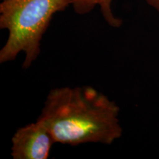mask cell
Segmentation results:
<instances>
[{"instance_id": "2", "label": "cell", "mask_w": 159, "mask_h": 159, "mask_svg": "<svg viewBox=\"0 0 159 159\" xmlns=\"http://www.w3.org/2000/svg\"><path fill=\"white\" fill-rule=\"evenodd\" d=\"M69 6V0H1L0 28L8 35L0 49V63L23 53L22 68L29 69L39 57L41 40L54 15Z\"/></svg>"}, {"instance_id": "4", "label": "cell", "mask_w": 159, "mask_h": 159, "mask_svg": "<svg viewBox=\"0 0 159 159\" xmlns=\"http://www.w3.org/2000/svg\"><path fill=\"white\" fill-rule=\"evenodd\" d=\"M113 0H69L70 6L75 12L79 15L88 14L98 7L100 9L102 17L111 27H119L122 25V20L116 17L112 11Z\"/></svg>"}, {"instance_id": "5", "label": "cell", "mask_w": 159, "mask_h": 159, "mask_svg": "<svg viewBox=\"0 0 159 159\" xmlns=\"http://www.w3.org/2000/svg\"><path fill=\"white\" fill-rule=\"evenodd\" d=\"M146 2L151 7L159 12V0H146Z\"/></svg>"}, {"instance_id": "1", "label": "cell", "mask_w": 159, "mask_h": 159, "mask_svg": "<svg viewBox=\"0 0 159 159\" xmlns=\"http://www.w3.org/2000/svg\"><path fill=\"white\" fill-rule=\"evenodd\" d=\"M120 108L91 85L63 86L49 91L38 120L55 143L111 145L122 136Z\"/></svg>"}, {"instance_id": "3", "label": "cell", "mask_w": 159, "mask_h": 159, "mask_svg": "<svg viewBox=\"0 0 159 159\" xmlns=\"http://www.w3.org/2000/svg\"><path fill=\"white\" fill-rule=\"evenodd\" d=\"M13 159H47L55 142L39 120L18 129L11 139Z\"/></svg>"}]
</instances>
